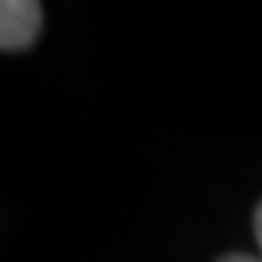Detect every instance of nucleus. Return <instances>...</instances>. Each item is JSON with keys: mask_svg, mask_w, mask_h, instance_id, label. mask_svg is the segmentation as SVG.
I'll list each match as a JSON object with an SVG mask.
<instances>
[{"mask_svg": "<svg viewBox=\"0 0 262 262\" xmlns=\"http://www.w3.org/2000/svg\"><path fill=\"white\" fill-rule=\"evenodd\" d=\"M255 241H258V258H262V204L255 211Z\"/></svg>", "mask_w": 262, "mask_h": 262, "instance_id": "7ed1b4c3", "label": "nucleus"}, {"mask_svg": "<svg viewBox=\"0 0 262 262\" xmlns=\"http://www.w3.org/2000/svg\"><path fill=\"white\" fill-rule=\"evenodd\" d=\"M219 262H262L258 255H241V251H233V255H222Z\"/></svg>", "mask_w": 262, "mask_h": 262, "instance_id": "f03ea898", "label": "nucleus"}, {"mask_svg": "<svg viewBox=\"0 0 262 262\" xmlns=\"http://www.w3.org/2000/svg\"><path fill=\"white\" fill-rule=\"evenodd\" d=\"M44 26V8L37 0H4L0 4V48L26 51Z\"/></svg>", "mask_w": 262, "mask_h": 262, "instance_id": "f257e3e1", "label": "nucleus"}]
</instances>
